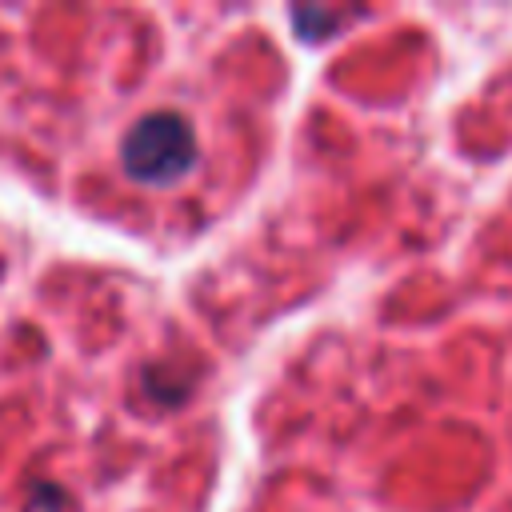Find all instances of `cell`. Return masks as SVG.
Returning a JSON list of instances; mask_svg holds the SVG:
<instances>
[{
	"label": "cell",
	"mask_w": 512,
	"mask_h": 512,
	"mask_svg": "<svg viewBox=\"0 0 512 512\" xmlns=\"http://www.w3.org/2000/svg\"><path fill=\"white\" fill-rule=\"evenodd\" d=\"M120 160L140 184H176L196 160V136L176 112H152L124 136Z\"/></svg>",
	"instance_id": "1"
}]
</instances>
